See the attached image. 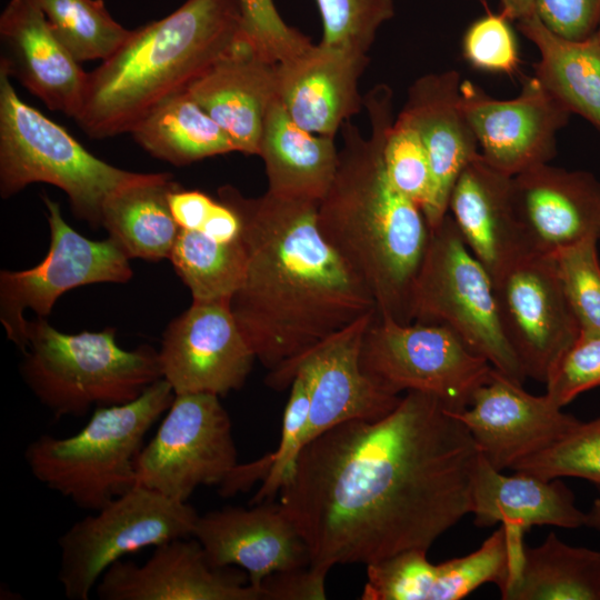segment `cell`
I'll return each instance as SVG.
<instances>
[{
	"instance_id": "cell-1",
	"label": "cell",
	"mask_w": 600,
	"mask_h": 600,
	"mask_svg": "<svg viewBox=\"0 0 600 600\" xmlns=\"http://www.w3.org/2000/svg\"><path fill=\"white\" fill-rule=\"evenodd\" d=\"M479 451L438 397L407 391L377 420L340 423L308 442L279 494L310 568L428 551L471 512Z\"/></svg>"
},
{
	"instance_id": "cell-2",
	"label": "cell",
	"mask_w": 600,
	"mask_h": 600,
	"mask_svg": "<svg viewBox=\"0 0 600 600\" xmlns=\"http://www.w3.org/2000/svg\"><path fill=\"white\" fill-rule=\"evenodd\" d=\"M220 200L238 213L246 268L231 310L266 383L284 390L312 349L361 317L377 312L361 280L326 241L318 202L266 192L244 198L230 186Z\"/></svg>"
},
{
	"instance_id": "cell-3",
	"label": "cell",
	"mask_w": 600,
	"mask_h": 600,
	"mask_svg": "<svg viewBox=\"0 0 600 600\" xmlns=\"http://www.w3.org/2000/svg\"><path fill=\"white\" fill-rule=\"evenodd\" d=\"M392 90L377 84L364 97L370 134L357 126L341 127L342 148L317 223L326 241L372 296L377 314L411 323L413 286L430 239L419 204L390 181L383 142L393 119Z\"/></svg>"
},
{
	"instance_id": "cell-4",
	"label": "cell",
	"mask_w": 600,
	"mask_h": 600,
	"mask_svg": "<svg viewBox=\"0 0 600 600\" xmlns=\"http://www.w3.org/2000/svg\"><path fill=\"white\" fill-rule=\"evenodd\" d=\"M239 21L238 0H187L167 17L131 30L88 73L76 122L92 139L131 132L232 49Z\"/></svg>"
},
{
	"instance_id": "cell-5",
	"label": "cell",
	"mask_w": 600,
	"mask_h": 600,
	"mask_svg": "<svg viewBox=\"0 0 600 600\" xmlns=\"http://www.w3.org/2000/svg\"><path fill=\"white\" fill-rule=\"evenodd\" d=\"M174 396L161 378L132 401L96 408L70 437L39 436L24 451L26 463L47 488L81 509L97 511L136 484L146 434Z\"/></svg>"
},
{
	"instance_id": "cell-6",
	"label": "cell",
	"mask_w": 600,
	"mask_h": 600,
	"mask_svg": "<svg viewBox=\"0 0 600 600\" xmlns=\"http://www.w3.org/2000/svg\"><path fill=\"white\" fill-rule=\"evenodd\" d=\"M23 354L26 383L57 418L132 401L162 378L158 351L121 348L113 328L64 333L38 318L28 322Z\"/></svg>"
},
{
	"instance_id": "cell-7",
	"label": "cell",
	"mask_w": 600,
	"mask_h": 600,
	"mask_svg": "<svg viewBox=\"0 0 600 600\" xmlns=\"http://www.w3.org/2000/svg\"><path fill=\"white\" fill-rule=\"evenodd\" d=\"M146 173L117 168L90 153L63 127L20 99L0 69V193L44 182L61 189L73 214L101 227L107 200Z\"/></svg>"
},
{
	"instance_id": "cell-8",
	"label": "cell",
	"mask_w": 600,
	"mask_h": 600,
	"mask_svg": "<svg viewBox=\"0 0 600 600\" xmlns=\"http://www.w3.org/2000/svg\"><path fill=\"white\" fill-rule=\"evenodd\" d=\"M412 322L443 324L496 370L523 384L527 377L504 334L493 280L448 213L434 228L411 300Z\"/></svg>"
},
{
	"instance_id": "cell-9",
	"label": "cell",
	"mask_w": 600,
	"mask_h": 600,
	"mask_svg": "<svg viewBox=\"0 0 600 600\" xmlns=\"http://www.w3.org/2000/svg\"><path fill=\"white\" fill-rule=\"evenodd\" d=\"M188 502L134 484L59 538L58 580L70 600H88L101 576L124 556L193 534Z\"/></svg>"
},
{
	"instance_id": "cell-10",
	"label": "cell",
	"mask_w": 600,
	"mask_h": 600,
	"mask_svg": "<svg viewBox=\"0 0 600 600\" xmlns=\"http://www.w3.org/2000/svg\"><path fill=\"white\" fill-rule=\"evenodd\" d=\"M360 366L390 393H430L452 411L468 408L493 370L447 326L403 324L377 313L362 338Z\"/></svg>"
},
{
	"instance_id": "cell-11",
	"label": "cell",
	"mask_w": 600,
	"mask_h": 600,
	"mask_svg": "<svg viewBox=\"0 0 600 600\" xmlns=\"http://www.w3.org/2000/svg\"><path fill=\"white\" fill-rule=\"evenodd\" d=\"M231 427L219 396L176 394L137 458L136 484L182 502L199 486L221 484L239 463Z\"/></svg>"
},
{
	"instance_id": "cell-12",
	"label": "cell",
	"mask_w": 600,
	"mask_h": 600,
	"mask_svg": "<svg viewBox=\"0 0 600 600\" xmlns=\"http://www.w3.org/2000/svg\"><path fill=\"white\" fill-rule=\"evenodd\" d=\"M42 199L50 229L48 253L30 269L0 273V320L8 338L22 351L27 346V309L46 318L56 301L73 288L126 283L133 276L130 258L112 238H86L66 222L58 202L48 196Z\"/></svg>"
},
{
	"instance_id": "cell-13",
	"label": "cell",
	"mask_w": 600,
	"mask_h": 600,
	"mask_svg": "<svg viewBox=\"0 0 600 600\" xmlns=\"http://www.w3.org/2000/svg\"><path fill=\"white\" fill-rule=\"evenodd\" d=\"M504 334L527 378L546 383L580 326L553 256L531 253L493 279Z\"/></svg>"
},
{
	"instance_id": "cell-14",
	"label": "cell",
	"mask_w": 600,
	"mask_h": 600,
	"mask_svg": "<svg viewBox=\"0 0 600 600\" xmlns=\"http://www.w3.org/2000/svg\"><path fill=\"white\" fill-rule=\"evenodd\" d=\"M460 107L481 157L510 177L549 163L557 153V133L571 116L534 76L524 78L520 93L506 100L491 97L470 80H462Z\"/></svg>"
},
{
	"instance_id": "cell-15",
	"label": "cell",
	"mask_w": 600,
	"mask_h": 600,
	"mask_svg": "<svg viewBox=\"0 0 600 600\" xmlns=\"http://www.w3.org/2000/svg\"><path fill=\"white\" fill-rule=\"evenodd\" d=\"M158 354L162 378L176 394L220 397L239 390L256 360L230 300H192L168 324Z\"/></svg>"
},
{
	"instance_id": "cell-16",
	"label": "cell",
	"mask_w": 600,
	"mask_h": 600,
	"mask_svg": "<svg viewBox=\"0 0 600 600\" xmlns=\"http://www.w3.org/2000/svg\"><path fill=\"white\" fill-rule=\"evenodd\" d=\"M522 386L493 368L471 404L452 411L479 453L500 471L544 450L580 423L547 394H530Z\"/></svg>"
},
{
	"instance_id": "cell-17",
	"label": "cell",
	"mask_w": 600,
	"mask_h": 600,
	"mask_svg": "<svg viewBox=\"0 0 600 600\" xmlns=\"http://www.w3.org/2000/svg\"><path fill=\"white\" fill-rule=\"evenodd\" d=\"M101 600H266L243 571L216 568L199 541L178 538L143 564L119 560L96 586Z\"/></svg>"
},
{
	"instance_id": "cell-18",
	"label": "cell",
	"mask_w": 600,
	"mask_h": 600,
	"mask_svg": "<svg viewBox=\"0 0 600 600\" xmlns=\"http://www.w3.org/2000/svg\"><path fill=\"white\" fill-rule=\"evenodd\" d=\"M523 533L502 524L476 551L438 564L428 560L424 550L368 564L361 599L459 600L488 582L501 589Z\"/></svg>"
},
{
	"instance_id": "cell-19",
	"label": "cell",
	"mask_w": 600,
	"mask_h": 600,
	"mask_svg": "<svg viewBox=\"0 0 600 600\" xmlns=\"http://www.w3.org/2000/svg\"><path fill=\"white\" fill-rule=\"evenodd\" d=\"M377 312L361 317L312 349L296 366L310 389V407L303 447L327 430L352 420H377L400 402L374 383L361 369L363 334Z\"/></svg>"
},
{
	"instance_id": "cell-20",
	"label": "cell",
	"mask_w": 600,
	"mask_h": 600,
	"mask_svg": "<svg viewBox=\"0 0 600 600\" xmlns=\"http://www.w3.org/2000/svg\"><path fill=\"white\" fill-rule=\"evenodd\" d=\"M511 196L531 253L600 239V181L590 172L541 163L512 177Z\"/></svg>"
},
{
	"instance_id": "cell-21",
	"label": "cell",
	"mask_w": 600,
	"mask_h": 600,
	"mask_svg": "<svg viewBox=\"0 0 600 600\" xmlns=\"http://www.w3.org/2000/svg\"><path fill=\"white\" fill-rule=\"evenodd\" d=\"M252 506L224 507L199 516L192 537L211 566H238L247 572L250 584L262 590L261 583L268 576L309 567L310 556L279 503L264 501Z\"/></svg>"
},
{
	"instance_id": "cell-22",
	"label": "cell",
	"mask_w": 600,
	"mask_h": 600,
	"mask_svg": "<svg viewBox=\"0 0 600 600\" xmlns=\"http://www.w3.org/2000/svg\"><path fill=\"white\" fill-rule=\"evenodd\" d=\"M461 77L456 70L427 73L408 89L402 113L427 151L430 188L422 207L430 229L448 214L453 186L479 156V144L460 107Z\"/></svg>"
},
{
	"instance_id": "cell-23",
	"label": "cell",
	"mask_w": 600,
	"mask_h": 600,
	"mask_svg": "<svg viewBox=\"0 0 600 600\" xmlns=\"http://www.w3.org/2000/svg\"><path fill=\"white\" fill-rule=\"evenodd\" d=\"M0 69L53 111L78 114L88 73L51 30L37 0H10L0 16Z\"/></svg>"
},
{
	"instance_id": "cell-24",
	"label": "cell",
	"mask_w": 600,
	"mask_h": 600,
	"mask_svg": "<svg viewBox=\"0 0 600 600\" xmlns=\"http://www.w3.org/2000/svg\"><path fill=\"white\" fill-rule=\"evenodd\" d=\"M368 62V53L312 44L278 66V98L301 128L334 138L363 106L358 83Z\"/></svg>"
},
{
	"instance_id": "cell-25",
	"label": "cell",
	"mask_w": 600,
	"mask_h": 600,
	"mask_svg": "<svg viewBox=\"0 0 600 600\" xmlns=\"http://www.w3.org/2000/svg\"><path fill=\"white\" fill-rule=\"evenodd\" d=\"M511 179L479 153L461 171L449 199L448 213L492 280L531 254L514 212Z\"/></svg>"
},
{
	"instance_id": "cell-26",
	"label": "cell",
	"mask_w": 600,
	"mask_h": 600,
	"mask_svg": "<svg viewBox=\"0 0 600 600\" xmlns=\"http://www.w3.org/2000/svg\"><path fill=\"white\" fill-rule=\"evenodd\" d=\"M277 70L278 66L256 56L237 36L232 49L186 90L239 152L258 156L266 113L278 99Z\"/></svg>"
},
{
	"instance_id": "cell-27",
	"label": "cell",
	"mask_w": 600,
	"mask_h": 600,
	"mask_svg": "<svg viewBox=\"0 0 600 600\" xmlns=\"http://www.w3.org/2000/svg\"><path fill=\"white\" fill-rule=\"evenodd\" d=\"M506 476L480 453L472 476L471 512L477 527L501 523L524 532L533 526L579 528L586 513L559 479L546 480L514 471Z\"/></svg>"
},
{
	"instance_id": "cell-28",
	"label": "cell",
	"mask_w": 600,
	"mask_h": 600,
	"mask_svg": "<svg viewBox=\"0 0 600 600\" xmlns=\"http://www.w3.org/2000/svg\"><path fill=\"white\" fill-rule=\"evenodd\" d=\"M258 156L264 162L268 192L319 203L334 178L339 150L334 138L297 124L278 98L266 113Z\"/></svg>"
},
{
	"instance_id": "cell-29",
	"label": "cell",
	"mask_w": 600,
	"mask_h": 600,
	"mask_svg": "<svg viewBox=\"0 0 600 600\" xmlns=\"http://www.w3.org/2000/svg\"><path fill=\"white\" fill-rule=\"evenodd\" d=\"M504 600H600V551L572 547L551 532L538 547L518 544Z\"/></svg>"
},
{
	"instance_id": "cell-30",
	"label": "cell",
	"mask_w": 600,
	"mask_h": 600,
	"mask_svg": "<svg viewBox=\"0 0 600 600\" xmlns=\"http://www.w3.org/2000/svg\"><path fill=\"white\" fill-rule=\"evenodd\" d=\"M519 31L536 46L539 61L533 76L570 112L600 132V41L567 39L533 14L517 21Z\"/></svg>"
},
{
	"instance_id": "cell-31",
	"label": "cell",
	"mask_w": 600,
	"mask_h": 600,
	"mask_svg": "<svg viewBox=\"0 0 600 600\" xmlns=\"http://www.w3.org/2000/svg\"><path fill=\"white\" fill-rule=\"evenodd\" d=\"M178 187L171 173H146L107 200L101 226L129 258H169L180 228L170 211L168 196Z\"/></svg>"
},
{
	"instance_id": "cell-32",
	"label": "cell",
	"mask_w": 600,
	"mask_h": 600,
	"mask_svg": "<svg viewBox=\"0 0 600 600\" xmlns=\"http://www.w3.org/2000/svg\"><path fill=\"white\" fill-rule=\"evenodd\" d=\"M130 133L152 157L177 167L238 151L226 131L187 90L156 107Z\"/></svg>"
},
{
	"instance_id": "cell-33",
	"label": "cell",
	"mask_w": 600,
	"mask_h": 600,
	"mask_svg": "<svg viewBox=\"0 0 600 600\" xmlns=\"http://www.w3.org/2000/svg\"><path fill=\"white\" fill-rule=\"evenodd\" d=\"M169 259L192 300H230L244 274L242 234L224 242L198 230L180 229Z\"/></svg>"
},
{
	"instance_id": "cell-34",
	"label": "cell",
	"mask_w": 600,
	"mask_h": 600,
	"mask_svg": "<svg viewBox=\"0 0 600 600\" xmlns=\"http://www.w3.org/2000/svg\"><path fill=\"white\" fill-rule=\"evenodd\" d=\"M291 391L284 408L281 439L278 448L262 458L238 463L220 484L223 497L248 490L261 480L262 486L250 501L257 504L271 501L291 476L298 456L303 448V437L310 407V389L306 377L297 373L290 384Z\"/></svg>"
},
{
	"instance_id": "cell-35",
	"label": "cell",
	"mask_w": 600,
	"mask_h": 600,
	"mask_svg": "<svg viewBox=\"0 0 600 600\" xmlns=\"http://www.w3.org/2000/svg\"><path fill=\"white\" fill-rule=\"evenodd\" d=\"M37 2L56 37L79 63L108 59L131 33L111 17L103 0Z\"/></svg>"
},
{
	"instance_id": "cell-36",
	"label": "cell",
	"mask_w": 600,
	"mask_h": 600,
	"mask_svg": "<svg viewBox=\"0 0 600 600\" xmlns=\"http://www.w3.org/2000/svg\"><path fill=\"white\" fill-rule=\"evenodd\" d=\"M512 470L546 480L576 477L600 487V416L586 423L580 421L550 447L516 463Z\"/></svg>"
},
{
	"instance_id": "cell-37",
	"label": "cell",
	"mask_w": 600,
	"mask_h": 600,
	"mask_svg": "<svg viewBox=\"0 0 600 600\" xmlns=\"http://www.w3.org/2000/svg\"><path fill=\"white\" fill-rule=\"evenodd\" d=\"M240 21L238 36L264 61L279 66L303 52L313 43L287 24L273 0H238Z\"/></svg>"
},
{
	"instance_id": "cell-38",
	"label": "cell",
	"mask_w": 600,
	"mask_h": 600,
	"mask_svg": "<svg viewBox=\"0 0 600 600\" xmlns=\"http://www.w3.org/2000/svg\"><path fill=\"white\" fill-rule=\"evenodd\" d=\"M321 43L368 53L377 32L394 14L393 0H316Z\"/></svg>"
},
{
	"instance_id": "cell-39",
	"label": "cell",
	"mask_w": 600,
	"mask_h": 600,
	"mask_svg": "<svg viewBox=\"0 0 600 600\" xmlns=\"http://www.w3.org/2000/svg\"><path fill=\"white\" fill-rule=\"evenodd\" d=\"M598 239L588 238L553 254L567 301L580 330L600 331Z\"/></svg>"
},
{
	"instance_id": "cell-40",
	"label": "cell",
	"mask_w": 600,
	"mask_h": 600,
	"mask_svg": "<svg viewBox=\"0 0 600 600\" xmlns=\"http://www.w3.org/2000/svg\"><path fill=\"white\" fill-rule=\"evenodd\" d=\"M383 161L392 184L422 209L430 188L428 156L417 130L402 113L387 129Z\"/></svg>"
},
{
	"instance_id": "cell-41",
	"label": "cell",
	"mask_w": 600,
	"mask_h": 600,
	"mask_svg": "<svg viewBox=\"0 0 600 600\" xmlns=\"http://www.w3.org/2000/svg\"><path fill=\"white\" fill-rule=\"evenodd\" d=\"M461 49L463 59L477 70L508 76L518 71V42L511 20L501 11L474 20L462 37Z\"/></svg>"
},
{
	"instance_id": "cell-42",
	"label": "cell",
	"mask_w": 600,
	"mask_h": 600,
	"mask_svg": "<svg viewBox=\"0 0 600 600\" xmlns=\"http://www.w3.org/2000/svg\"><path fill=\"white\" fill-rule=\"evenodd\" d=\"M546 394L559 407L600 387V331L580 330L546 381Z\"/></svg>"
},
{
	"instance_id": "cell-43",
	"label": "cell",
	"mask_w": 600,
	"mask_h": 600,
	"mask_svg": "<svg viewBox=\"0 0 600 600\" xmlns=\"http://www.w3.org/2000/svg\"><path fill=\"white\" fill-rule=\"evenodd\" d=\"M536 13L557 34L583 40L600 24V0H537Z\"/></svg>"
},
{
	"instance_id": "cell-44",
	"label": "cell",
	"mask_w": 600,
	"mask_h": 600,
	"mask_svg": "<svg viewBox=\"0 0 600 600\" xmlns=\"http://www.w3.org/2000/svg\"><path fill=\"white\" fill-rule=\"evenodd\" d=\"M327 573L310 567L276 572L261 583L266 600H323Z\"/></svg>"
},
{
	"instance_id": "cell-45",
	"label": "cell",
	"mask_w": 600,
	"mask_h": 600,
	"mask_svg": "<svg viewBox=\"0 0 600 600\" xmlns=\"http://www.w3.org/2000/svg\"><path fill=\"white\" fill-rule=\"evenodd\" d=\"M169 208L180 229L200 230L211 214L217 200L198 190L179 186L168 196Z\"/></svg>"
},
{
	"instance_id": "cell-46",
	"label": "cell",
	"mask_w": 600,
	"mask_h": 600,
	"mask_svg": "<svg viewBox=\"0 0 600 600\" xmlns=\"http://www.w3.org/2000/svg\"><path fill=\"white\" fill-rule=\"evenodd\" d=\"M501 12L511 21H518L536 12L537 0H499Z\"/></svg>"
},
{
	"instance_id": "cell-47",
	"label": "cell",
	"mask_w": 600,
	"mask_h": 600,
	"mask_svg": "<svg viewBox=\"0 0 600 600\" xmlns=\"http://www.w3.org/2000/svg\"><path fill=\"white\" fill-rule=\"evenodd\" d=\"M599 496L594 499L590 510L586 512L584 526L600 530V487H597Z\"/></svg>"
},
{
	"instance_id": "cell-48",
	"label": "cell",
	"mask_w": 600,
	"mask_h": 600,
	"mask_svg": "<svg viewBox=\"0 0 600 600\" xmlns=\"http://www.w3.org/2000/svg\"><path fill=\"white\" fill-rule=\"evenodd\" d=\"M593 36L600 41V24Z\"/></svg>"
},
{
	"instance_id": "cell-49",
	"label": "cell",
	"mask_w": 600,
	"mask_h": 600,
	"mask_svg": "<svg viewBox=\"0 0 600 600\" xmlns=\"http://www.w3.org/2000/svg\"><path fill=\"white\" fill-rule=\"evenodd\" d=\"M476 1H479L481 2L482 4H486L487 0H476Z\"/></svg>"
}]
</instances>
